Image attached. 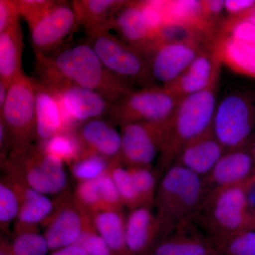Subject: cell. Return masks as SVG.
I'll use <instances>...</instances> for the list:
<instances>
[{"mask_svg": "<svg viewBox=\"0 0 255 255\" xmlns=\"http://www.w3.org/2000/svg\"><path fill=\"white\" fill-rule=\"evenodd\" d=\"M39 81L51 90L73 85L100 94L110 103L134 90L133 84L108 70L90 43L60 50L55 56L35 53Z\"/></svg>", "mask_w": 255, "mask_h": 255, "instance_id": "cell-1", "label": "cell"}, {"mask_svg": "<svg viewBox=\"0 0 255 255\" xmlns=\"http://www.w3.org/2000/svg\"><path fill=\"white\" fill-rule=\"evenodd\" d=\"M214 53V71L209 85L181 100L169 119L168 130L158 157L160 172H164L172 166L187 143L212 129L223 67L215 50Z\"/></svg>", "mask_w": 255, "mask_h": 255, "instance_id": "cell-2", "label": "cell"}, {"mask_svg": "<svg viewBox=\"0 0 255 255\" xmlns=\"http://www.w3.org/2000/svg\"><path fill=\"white\" fill-rule=\"evenodd\" d=\"M207 193L204 178L189 169L172 165L164 172L155 204L166 235L195 223Z\"/></svg>", "mask_w": 255, "mask_h": 255, "instance_id": "cell-3", "label": "cell"}, {"mask_svg": "<svg viewBox=\"0 0 255 255\" xmlns=\"http://www.w3.org/2000/svg\"><path fill=\"white\" fill-rule=\"evenodd\" d=\"M1 163L6 175L44 195H60L68 185L63 162L45 153L39 144L11 149Z\"/></svg>", "mask_w": 255, "mask_h": 255, "instance_id": "cell-4", "label": "cell"}, {"mask_svg": "<svg viewBox=\"0 0 255 255\" xmlns=\"http://www.w3.org/2000/svg\"><path fill=\"white\" fill-rule=\"evenodd\" d=\"M243 184L220 188L206 194L195 224L213 243L240 230L252 228L253 217Z\"/></svg>", "mask_w": 255, "mask_h": 255, "instance_id": "cell-5", "label": "cell"}, {"mask_svg": "<svg viewBox=\"0 0 255 255\" xmlns=\"http://www.w3.org/2000/svg\"><path fill=\"white\" fill-rule=\"evenodd\" d=\"M0 123L6 131L8 152L36 138L34 80L23 71L10 84L0 109Z\"/></svg>", "mask_w": 255, "mask_h": 255, "instance_id": "cell-6", "label": "cell"}, {"mask_svg": "<svg viewBox=\"0 0 255 255\" xmlns=\"http://www.w3.org/2000/svg\"><path fill=\"white\" fill-rule=\"evenodd\" d=\"M179 102L162 85L151 84L134 89L112 104L107 116L120 127L139 122H160L172 117Z\"/></svg>", "mask_w": 255, "mask_h": 255, "instance_id": "cell-7", "label": "cell"}, {"mask_svg": "<svg viewBox=\"0 0 255 255\" xmlns=\"http://www.w3.org/2000/svg\"><path fill=\"white\" fill-rule=\"evenodd\" d=\"M213 132L228 151L246 147L255 129V101L248 93L228 94L218 103Z\"/></svg>", "mask_w": 255, "mask_h": 255, "instance_id": "cell-8", "label": "cell"}, {"mask_svg": "<svg viewBox=\"0 0 255 255\" xmlns=\"http://www.w3.org/2000/svg\"><path fill=\"white\" fill-rule=\"evenodd\" d=\"M88 36L89 43L112 73L141 87L154 84L148 60L138 50L110 31L98 30Z\"/></svg>", "mask_w": 255, "mask_h": 255, "instance_id": "cell-9", "label": "cell"}, {"mask_svg": "<svg viewBox=\"0 0 255 255\" xmlns=\"http://www.w3.org/2000/svg\"><path fill=\"white\" fill-rule=\"evenodd\" d=\"M169 119L129 124L121 127V163L127 167H150L162 150Z\"/></svg>", "mask_w": 255, "mask_h": 255, "instance_id": "cell-10", "label": "cell"}, {"mask_svg": "<svg viewBox=\"0 0 255 255\" xmlns=\"http://www.w3.org/2000/svg\"><path fill=\"white\" fill-rule=\"evenodd\" d=\"M78 25L80 24L71 3L55 1L51 7L28 24L34 53L49 55Z\"/></svg>", "mask_w": 255, "mask_h": 255, "instance_id": "cell-11", "label": "cell"}, {"mask_svg": "<svg viewBox=\"0 0 255 255\" xmlns=\"http://www.w3.org/2000/svg\"><path fill=\"white\" fill-rule=\"evenodd\" d=\"M214 46L200 40L172 42L155 48L148 58L154 81L162 85L177 78L199 55Z\"/></svg>", "mask_w": 255, "mask_h": 255, "instance_id": "cell-12", "label": "cell"}, {"mask_svg": "<svg viewBox=\"0 0 255 255\" xmlns=\"http://www.w3.org/2000/svg\"><path fill=\"white\" fill-rule=\"evenodd\" d=\"M55 200L53 214L45 223L43 236L52 253L74 246L83 231L85 213L67 191Z\"/></svg>", "mask_w": 255, "mask_h": 255, "instance_id": "cell-13", "label": "cell"}, {"mask_svg": "<svg viewBox=\"0 0 255 255\" xmlns=\"http://www.w3.org/2000/svg\"><path fill=\"white\" fill-rule=\"evenodd\" d=\"M52 91L61 108L65 131L73 130L77 124L107 115L112 105L97 92L77 85H65Z\"/></svg>", "mask_w": 255, "mask_h": 255, "instance_id": "cell-14", "label": "cell"}, {"mask_svg": "<svg viewBox=\"0 0 255 255\" xmlns=\"http://www.w3.org/2000/svg\"><path fill=\"white\" fill-rule=\"evenodd\" d=\"M151 207L130 210L126 218V238L130 255H153L156 246L166 236L162 221Z\"/></svg>", "mask_w": 255, "mask_h": 255, "instance_id": "cell-15", "label": "cell"}, {"mask_svg": "<svg viewBox=\"0 0 255 255\" xmlns=\"http://www.w3.org/2000/svg\"><path fill=\"white\" fill-rule=\"evenodd\" d=\"M115 30L119 38L147 58L155 35L146 21L141 1H128L109 23L107 31Z\"/></svg>", "mask_w": 255, "mask_h": 255, "instance_id": "cell-16", "label": "cell"}, {"mask_svg": "<svg viewBox=\"0 0 255 255\" xmlns=\"http://www.w3.org/2000/svg\"><path fill=\"white\" fill-rule=\"evenodd\" d=\"M20 201V210L14 223V236L20 233L38 232L53 214L55 200L25 185L16 179H9Z\"/></svg>", "mask_w": 255, "mask_h": 255, "instance_id": "cell-17", "label": "cell"}, {"mask_svg": "<svg viewBox=\"0 0 255 255\" xmlns=\"http://www.w3.org/2000/svg\"><path fill=\"white\" fill-rule=\"evenodd\" d=\"M255 174V159L251 150L244 147L226 152L204 180L209 192L220 188L241 185Z\"/></svg>", "mask_w": 255, "mask_h": 255, "instance_id": "cell-18", "label": "cell"}, {"mask_svg": "<svg viewBox=\"0 0 255 255\" xmlns=\"http://www.w3.org/2000/svg\"><path fill=\"white\" fill-rule=\"evenodd\" d=\"M226 152L211 129L184 146L172 165L181 166L204 178Z\"/></svg>", "mask_w": 255, "mask_h": 255, "instance_id": "cell-19", "label": "cell"}, {"mask_svg": "<svg viewBox=\"0 0 255 255\" xmlns=\"http://www.w3.org/2000/svg\"><path fill=\"white\" fill-rule=\"evenodd\" d=\"M153 255H219L209 237L195 223L176 228L156 246Z\"/></svg>", "mask_w": 255, "mask_h": 255, "instance_id": "cell-20", "label": "cell"}, {"mask_svg": "<svg viewBox=\"0 0 255 255\" xmlns=\"http://www.w3.org/2000/svg\"><path fill=\"white\" fill-rule=\"evenodd\" d=\"M76 133L83 152L110 160L119 159L122 135L110 123L100 119H92L81 124Z\"/></svg>", "mask_w": 255, "mask_h": 255, "instance_id": "cell-21", "label": "cell"}, {"mask_svg": "<svg viewBox=\"0 0 255 255\" xmlns=\"http://www.w3.org/2000/svg\"><path fill=\"white\" fill-rule=\"evenodd\" d=\"M36 139L42 144L58 132L65 131L61 108L53 92L34 80Z\"/></svg>", "mask_w": 255, "mask_h": 255, "instance_id": "cell-22", "label": "cell"}, {"mask_svg": "<svg viewBox=\"0 0 255 255\" xmlns=\"http://www.w3.org/2000/svg\"><path fill=\"white\" fill-rule=\"evenodd\" d=\"M214 67V48L197 57L177 78L162 85L178 101L200 92L209 85Z\"/></svg>", "mask_w": 255, "mask_h": 255, "instance_id": "cell-23", "label": "cell"}, {"mask_svg": "<svg viewBox=\"0 0 255 255\" xmlns=\"http://www.w3.org/2000/svg\"><path fill=\"white\" fill-rule=\"evenodd\" d=\"M221 63L238 75L255 80V44L219 36L214 46Z\"/></svg>", "mask_w": 255, "mask_h": 255, "instance_id": "cell-24", "label": "cell"}, {"mask_svg": "<svg viewBox=\"0 0 255 255\" xmlns=\"http://www.w3.org/2000/svg\"><path fill=\"white\" fill-rule=\"evenodd\" d=\"M128 1L118 0H74L73 6L79 24L82 25L87 35L98 31H107L109 23Z\"/></svg>", "mask_w": 255, "mask_h": 255, "instance_id": "cell-25", "label": "cell"}, {"mask_svg": "<svg viewBox=\"0 0 255 255\" xmlns=\"http://www.w3.org/2000/svg\"><path fill=\"white\" fill-rule=\"evenodd\" d=\"M23 46L20 23L0 33V82L7 87L23 72Z\"/></svg>", "mask_w": 255, "mask_h": 255, "instance_id": "cell-26", "label": "cell"}, {"mask_svg": "<svg viewBox=\"0 0 255 255\" xmlns=\"http://www.w3.org/2000/svg\"><path fill=\"white\" fill-rule=\"evenodd\" d=\"M97 232L113 255H130L126 238V217L123 210L104 211L91 216Z\"/></svg>", "mask_w": 255, "mask_h": 255, "instance_id": "cell-27", "label": "cell"}, {"mask_svg": "<svg viewBox=\"0 0 255 255\" xmlns=\"http://www.w3.org/2000/svg\"><path fill=\"white\" fill-rule=\"evenodd\" d=\"M47 155L70 164L82 155V147L76 132L62 131L39 144Z\"/></svg>", "mask_w": 255, "mask_h": 255, "instance_id": "cell-28", "label": "cell"}, {"mask_svg": "<svg viewBox=\"0 0 255 255\" xmlns=\"http://www.w3.org/2000/svg\"><path fill=\"white\" fill-rule=\"evenodd\" d=\"M0 249L7 255H48L50 251L46 238L38 232L15 235L11 242L1 237Z\"/></svg>", "mask_w": 255, "mask_h": 255, "instance_id": "cell-29", "label": "cell"}, {"mask_svg": "<svg viewBox=\"0 0 255 255\" xmlns=\"http://www.w3.org/2000/svg\"><path fill=\"white\" fill-rule=\"evenodd\" d=\"M112 161L97 154L82 152V155L68 166L77 182H87L107 174Z\"/></svg>", "mask_w": 255, "mask_h": 255, "instance_id": "cell-30", "label": "cell"}, {"mask_svg": "<svg viewBox=\"0 0 255 255\" xmlns=\"http://www.w3.org/2000/svg\"><path fill=\"white\" fill-rule=\"evenodd\" d=\"M108 172L115 183L124 207L132 210L143 206L128 169L119 159L112 161Z\"/></svg>", "mask_w": 255, "mask_h": 255, "instance_id": "cell-31", "label": "cell"}, {"mask_svg": "<svg viewBox=\"0 0 255 255\" xmlns=\"http://www.w3.org/2000/svg\"><path fill=\"white\" fill-rule=\"evenodd\" d=\"M213 243L219 255H255V230H240Z\"/></svg>", "mask_w": 255, "mask_h": 255, "instance_id": "cell-32", "label": "cell"}, {"mask_svg": "<svg viewBox=\"0 0 255 255\" xmlns=\"http://www.w3.org/2000/svg\"><path fill=\"white\" fill-rule=\"evenodd\" d=\"M73 199L78 207L89 216L107 211L100 179L78 182Z\"/></svg>", "mask_w": 255, "mask_h": 255, "instance_id": "cell-33", "label": "cell"}, {"mask_svg": "<svg viewBox=\"0 0 255 255\" xmlns=\"http://www.w3.org/2000/svg\"><path fill=\"white\" fill-rule=\"evenodd\" d=\"M17 194L6 177L0 182V227L3 232H8L9 226L14 224L20 210Z\"/></svg>", "mask_w": 255, "mask_h": 255, "instance_id": "cell-34", "label": "cell"}, {"mask_svg": "<svg viewBox=\"0 0 255 255\" xmlns=\"http://www.w3.org/2000/svg\"><path fill=\"white\" fill-rule=\"evenodd\" d=\"M133 181L134 186L140 196L142 206L155 204L157 186L155 174L150 167H127Z\"/></svg>", "mask_w": 255, "mask_h": 255, "instance_id": "cell-35", "label": "cell"}, {"mask_svg": "<svg viewBox=\"0 0 255 255\" xmlns=\"http://www.w3.org/2000/svg\"><path fill=\"white\" fill-rule=\"evenodd\" d=\"M74 246L81 248L87 255H113L105 240L95 229L91 216L86 213L83 231Z\"/></svg>", "mask_w": 255, "mask_h": 255, "instance_id": "cell-36", "label": "cell"}, {"mask_svg": "<svg viewBox=\"0 0 255 255\" xmlns=\"http://www.w3.org/2000/svg\"><path fill=\"white\" fill-rule=\"evenodd\" d=\"M219 36H228L255 44V25L240 18L228 16L220 26Z\"/></svg>", "mask_w": 255, "mask_h": 255, "instance_id": "cell-37", "label": "cell"}, {"mask_svg": "<svg viewBox=\"0 0 255 255\" xmlns=\"http://www.w3.org/2000/svg\"><path fill=\"white\" fill-rule=\"evenodd\" d=\"M19 0H0V33L20 23Z\"/></svg>", "mask_w": 255, "mask_h": 255, "instance_id": "cell-38", "label": "cell"}, {"mask_svg": "<svg viewBox=\"0 0 255 255\" xmlns=\"http://www.w3.org/2000/svg\"><path fill=\"white\" fill-rule=\"evenodd\" d=\"M55 1V0H19L21 17L28 24L51 7Z\"/></svg>", "mask_w": 255, "mask_h": 255, "instance_id": "cell-39", "label": "cell"}, {"mask_svg": "<svg viewBox=\"0 0 255 255\" xmlns=\"http://www.w3.org/2000/svg\"><path fill=\"white\" fill-rule=\"evenodd\" d=\"M201 14L206 21L217 25L220 16L225 10V1L223 0H202L200 1Z\"/></svg>", "mask_w": 255, "mask_h": 255, "instance_id": "cell-40", "label": "cell"}, {"mask_svg": "<svg viewBox=\"0 0 255 255\" xmlns=\"http://www.w3.org/2000/svg\"><path fill=\"white\" fill-rule=\"evenodd\" d=\"M255 4V0H226L225 10L231 16H239Z\"/></svg>", "mask_w": 255, "mask_h": 255, "instance_id": "cell-41", "label": "cell"}, {"mask_svg": "<svg viewBox=\"0 0 255 255\" xmlns=\"http://www.w3.org/2000/svg\"><path fill=\"white\" fill-rule=\"evenodd\" d=\"M247 203L248 209L253 217L255 215V174L250 178L244 184Z\"/></svg>", "mask_w": 255, "mask_h": 255, "instance_id": "cell-42", "label": "cell"}, {"mask_svg": "<svg viewBox=\"0 0 255 255\" xmlns=\"http://www.w3.org/2000/svg\"><path fill=\"white\" fill-rule=\"evenodd\" d=\"M50 255H87V254L80 247L71 246L53 252Z\"/></svg>", "mask_w": 255, "mask_h": 255, "instance_id": "cell-43", "label": "cell"}, {"mask_svg": "<svg viewBox=\"0 0 255 255\" xmlns=\"http://www.w3.org/2000/svg\"><path fill=\"white\" fill-rule=\"evenodd\" d=\"M233 17L245 20V21H248V22H251L255 25V4L251 8H250L249 9L245 11L243 14L240 15L239 16H233Z\"/></svg>", "mask_w": 255, "mask_h": 255, "instance_id": "cell-44", "label": "cell"}, {"mask_svg": "<svg viewBox=\"0 0 255 255\" xmlns=\"http://www.w3.org/2000/svg\"><path fill=\"white\" fill-rule=\"evenodd\" d=\"M8 89L9 87L6 86L3 82H0V109L4 105L7 95Z\"/></svg>", "mask_w": 255, "mask_h": 255, "instance_id": "cell-45", "label": "cell"}, {"mask_svg": "<svg viewBox=\"0 0 255 255\" xmlns=\"http://www.w3.org/2000/svg\"><path fill=\"white\" fill-rule=\"evenodd\" d=\"M249 150H251L252 155L253 156V158H254L255 162V139L253 140V142H252L251 148H250Z\"/></svg>", "mask_w": 255, "mask_h": 255, "instance_id": "cell-46", "label": "cell"}, {"mask_svg": "<svg viewBox=\"0 0 255 255\" xmlns=\"http://www.w3.org/2000/svg\"><path fill=\"white\" fill-rule=\"evenodd\" d=\"M252 228H253V229L255 230V215L254 216V217H253V225H252Z\"/></svg>", "mask_w": 255, "mask_h": 255, "instance_id": "cell-47", "label": "cell"}, {"mask_svg": "<svg viewBox=\"0 0 255 255\" xmlns=\"http://www.w3.org/2000/svg\"><path fill=\"white\" fill-rule=\"evenodd\" d=\"M0 255H7L3 250L0 249Z\"/></svg>", "mask_w": 255, "mask_h": 255, "instance_id": "cell-48", "label": "cell"}]
</instances>
